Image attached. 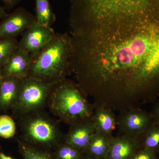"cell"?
I'll return each instance as SVG.
<instances>
[{"mask_svg": "<svg viewBox=\"0 0 159 159\" xmlns=\"http://www.w3.org/2000/svg\"><path fill=\"white\" fill-rule=\"evenodd\" d=\"M70 68L82 89L135 92L159 80V12L71 31Z\"/></svg>", "mask_w": 159, "mask_h": 159, "instance_id": "1", "label": "cell"}, {"mask_svg": "<svg viewBox=\"0 0 159 159\" xmlns=\"http://www.w3.org/2000/svg\"><path fill=\"white\" fill-rule=\"evenodd\" d=\"M71 50L70 36L56 34L52 41L33 55L28 77L54 83L63 80L70 69Z\"/></svg>", "mask_w": 159, "mask_h": 159, "instance_id": "2", "label": "cell"}, {"mask_svg": "<svg viewBox=\"0 0 159 159\" xmlns=\"http://www.w3.org/2000/svg\"><path fill=\"white\" fill-rule=\"evenodd\" d=\"M48 103L55 116L71 125L93 119L90 106L80 89L65 79L53 87Z\"/></svg>", "mask_w": 159, "mask_h": 159, "instance_id": "3", "label": "cell"}, {"mask_svg": "<svg viewBox=\"0 0 159 159\" xmlns=\"http://www.w3.org/2000/svg\"><path fill=\"white\" fill-rule=\"evenodd\" d=\"M20 120L23 139L29 143L51 146L62 139L57 123L40 111L22 117Z\"/></svg>", "mask_w": 159, "mask_h": 159, "instance_id": "4", "label": "cell"}, {"mask_svg": "<svg viewBox=\"0 0 159 159\" xmlns=\"http://www.w3.org/2000/svg\"><path fill=\"white\" fill-rule=\"evenodd\" d=\"M56 84L29 77L22 78L18 99L13 108L15 112L22 118L40 111L48 103L51 90Z\"/></svg>", "mask_w": 159, "mask_h": 159, "instance_id": "5", "label": "cell"}, {"mask_svg": "<svg viewBox=\"0 0 159 159\" xmlns=\"http://www.w3.org/2000/svg\"><path fill=\"white\" fill-rule=\"evenodd\" d=\"M56 35L51 27L39 25L35 21L24 32L18 42V48L33 56L48 45Z\"/></svg>", "mask_w": 159, "mask_h": 159, "instance_id": "6", "label": "cell"}, {"mask_svg": "<svg viewBox=\"0 0 159 159\" xmlns=\"http://www.w3.org/2000/svg\"><path fill=\"white\" fill-rule=\"evenodd\" d=\"M0 22V39L16 38L36 21L35 16L23 7L7 15Z\"/></svg>", "mask_w": 159, "mask_h": 159, "instance_id": "7", "label": "cell"}, {"mask_svg": "<svg viewBox=\"0 0 159 159\" xmlns=\"http://www.w3.org/2000/svg\"><path fill=\"white\" fill-rule=\"evenodd\" d=\"M32 57V55L26 51L17 48L1 69L3 77L23 78L28 77Z\"/></svg>", "mask_w": 159, "mask_h": 159, "instance_id": "8", "label": "cell"}, {"mask_svg": "<svg viewBox=\"0 0 159 159\" xmlns=\"http://www.w3.org/2000/svg\"><path fill=\"white\" fill-rule=\"evenodd\" d=\"M92 119L71 125L66 135V143L77 149L85 148L96 132Z\"/></svg>", "mask_w": 159, "mask_h": 159, "instance_id": "9", "label": "cell"}, {"mask_svg": "<svg viewBox=\"0 0 159 159\" xmlns=\"http://www.w3.org/2000/svg\"><path fill=\"white\" fill-rule=\"evenodd\" d=\"M138 145L137 137L124 134L111 138L107 159H130L136 153Z\"/></svg>", "mask_w": 159, "mask_h": 159, "instance_id": "10", "label": "cell"}, {"mask_svg": "<svg viewBox=\"0 0 159 159\" xmlns=\"http://www.w3.org/2000/svg\"><path fill=\"white\" fill-rule=\"evenodd\" d=\"M149 121L147 114L140 111H130L122 117L120 127L125 135L138 138L146 130Z\"/></svg>", "mask_w": 159, "mask_h": 159, "instance_id": "11", "label": "cell"}, {"mask_svg": "<svg viewBox=\"0 0 159 159\" xmlns=\"http://www.w3.org/2000/svg\"><path fill=\"white\" fill-rule=\"evenodd\" d=\"M22 79L14 77H3L0 90V111L14 108L19 96Z\"/></svg>", "mask_w": 159, "mask_h": 159, "instance_id": "12", "label": "cell"}, {"mask_svg": "<svg viewBox=\"0 0 159 159\" xmlns=\"http://www.w3.org/2000/svg\"><path fill=\"white\" fill-rule=\"evenodd\" d=\"M111 138V135L96 131L85 148L93 156L107 158Z\"/></svg>", "mask_w": 159, "mask_h": 159, "instance_id": "13", "label": "cell"}, {"mask_svg": "<svg viewBox=\"0 0 159 159\" xmlns=\"http://www.w3.org/2000/svg\"><path fill=\"white\" fill-rule=\"evenodd\" d=\"M92 120L97 131L111 135L116 127V119L113 115L104 109H98Z\"/></svg>", "mask_w": 159, "mask_h": 159, "instance_id": "14", "label": "cell"}, {"mask_svg": "<svg viewBox=\"0 0 159 159\" xmlns=\"http://www.w3.org/2000/svg\"><path fill=\"white\" fill-rule=\"evenodd\" d=\"M36 21L39 25L51 27L55 16L49 0H35Z\"/></svg>", "mask_w": 159, "mask_h": 159, "instance_id": "15", "label": "cell"}, {"mask_svg": "<svg viewBox=\"0 0 159 159\" xmlns=\"http://www.w3.org/2000/svg\"><path fill=\"white\" fill-rule=\"evenodd\" d=\"M18 44L16 38L0 39V70L17 50Z\"/></svg>", "mask_w": 159, "mask_h": 159, "instance_id": "16", "label": "cell"}, {"mask_svg": "<svg viewBox=\"0 0 159 159\" xmlns=\"http://www.w3.org/2000/svg\"><path fill=\"white\" fill-rule=\"evenodd\" d=\"M19 142L20 150L24 159H54L46 152L35 149L22 142Z\"/></svg>", "mask_w": 159, "mask_h": 159, "instance_id": "17", "label": "cell"}, {"mask_svg": "<svg viewBox=\"0 0 159 159\" xmlns=\"http://www.w3.org/2000/svg\"><path fill=\"white\" fill-rule=\"evenodd\" d=\"M16 128L15 122L11 117L0 116V137L6 139L12 138L15 134Z\"/></svg>", "mask_w": 159, "mask_h": 159, "instance_id": "18", "label": "cell"}, {"mask_svg": "<svg viewBox=\"0 0 159 159\" xmlns=\"http://www.w3.org/2000/svg\"><path fill=\"white\" fill-rule=\"evenodd\" d=\"M144 145L145 148L153 150L159 147V127L150 129L145 134L144 137Z\"/></svg>", "mask_w": 159, "mask_h": 159, "instance_id": "19", "label": "cell"}, {"mask_svg": "<svg viewBox=\"0 0 159 159\" xmlns=\"http://www.w3.org/2000/svg\"><path fill=\"white\" fill-rule=\"evenodd\" d=\"M58 159H79L78 149L66 143L59 148L57 152Z\"/></svg>", "mask_w": 159, "mask_h": 159, "instance_id": "20", "label": "cell"}, {"mask_svg": "<svg viewBox=\"0 0 159 159\" xmlns=\"http://www.w3.org/2000/svg\"><path fill=\"white\" fill-rule=\"evenodd\" d=\"M130 159H155L153 150L145 148L135 154Z\"/></svg>", "mask_w": 159, "mask_h": 159, "instance_id": "21", "label": "cell"}, {"mask_svg": "<svg viewBox=\"0 0 159 159\" xmlns=\"http://www.w3.org/2000/svg\"><path fill=\"white\" fill-rule=\"evenodd\" d=\"M6 10L13 9L21 0H1Z\"/></svg>", "mask_w": 159, "mask_h": 159, "instance_id": "22", "label": "cell"}, {"mask_svg": "<svg viewBox=\"0 0 159 159\" xmlns=\"http://www.w3.org/2000/svg\"><path fill=\"white\" fill-rule=\"evenodd\" d=\"M6 10L4 6L0 5V20H2L8 14V13L6 12Z\"/></svg>", "mask_w": 159, "mask_h": 159, "instance_id": "23", "label": "cell"}, {"mask_svg": "<svg viewBox=\"0 0 159 159\" xmlns=\"http://www.w3.org/2000/svg\"><path fill=\"white\" fill-rule=\"evenodd\" d=\"M0 159H16L12 158L11 157L7 156L3 153H0Z\"/></svg>", "mask_w": 159, "mask_h": 159, "instance_id": "24", "label": "cell"}, {"mask_svg": "<svg viewBox=\"0 0 159 159\" xmlns=\"http://www.w3.org/2000/svg\"><path fill=\"white\" fill-rule=\"evenodd\" d=\"M3 77L2 75L1 70H0V90H1V87H2V83Z\"/></svg>", "mask_w": 159, "mask_h": 159, "instance_id": "25", "label": "cell"}, {"mask_svg": "<svg viewBox=\"0 0 159 159\" xmlns=\"http://www.w3.org/2000/svg\"><path fill=\"white\" fill-rule=\"evenodd\" d=\"M157 114L158 116L159 117V107L158 108L157 111Z\"/></svg>", "mask_w": 159, "mask_h": 159, "instance_id": "26", "label": "cell"}]
</instances>
